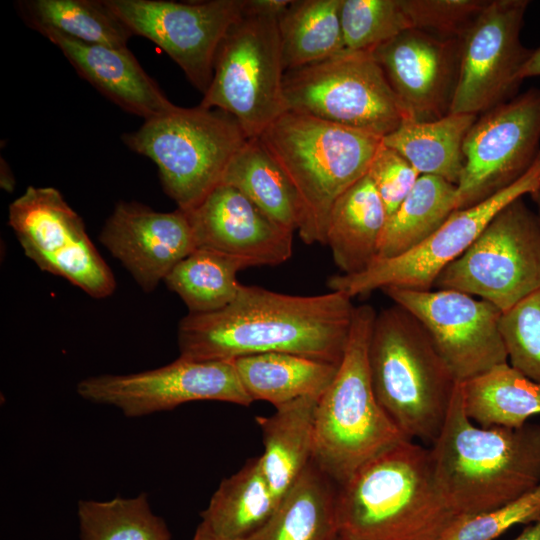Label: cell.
Wrapping results in <instances>:
<instances>
[{"mask_svg": "<svg viewBox=\"0 0 540 540\" xmlns=\"http://www.w3.org/2000/svg\"><path fill=\"white\" fill-rule=\"evenodd\" d=\"M351 300L338 291L301 296L241 284L226 307L180 320L179 357L228 361L290 353L339 365L352 327Z\"/></svg>", "mask_w": 540, "mask_h": 540, "instance_id": "cell-1", "label": "cell"}, {"mask_svg": "<svg viewBox=\"0 0 540 540\" xmlns=\"http://www.w3.org/2000/svg\"><path fill=\"white\" fill-rule=\"evenodd\" d=\"M429 449L437 486L456 517L492 510L540 484V425L476 426L459 382Z\"/></svg>", "mask_w": 540, "mask_h": 540, "instance_id": "cell-2", "label": "cell"}, {"mask_svg": "<svg viewBox=\"0 0 540 540\" xmlns=\"http://www.w3.org/2000/svg\"><path fill=\"white\" fill-rule=\"evenodd\" d=\"M344 540H439L457 518L437 486L429 448L402 440L339 486Z\"/></svg>", "mask_w": 540, "mask_h": 540, "instance_id": "cell-3", "label": "cell"}, {"mask_svg": "<svg viewBox=\"0 0 540 540\" xmlns=\"http://www.w3.org/2000/svg\"><path fill=\"white\" fill-rule=\"evenodd\" d=\"M258 138L298 195L299 237L307 245H326L334 203L367 174L383 138L293 109Z\"/></svg>", "mask_w": 540, "mask_h": 540, "instance_id": "cell-4", "label": "cell"}, {"mask_svg": "<svg viewBox=\"0 0 540 540\" xmlns=\"http://www.w3.org/2000/svg\"><path fill=\"white\" fill-rule=\"evenodd\" d=\"M375 396L407 439L431 444L457 381L418 319L394 304L376 314L368 347Z\"/></svg>", "mask_w": 540, "mask_h": 540, "instance_id": "cell-5", "label": "cell"}, {"mask_svg": "<svg viewBox=\"0 0 540 540\" xmlns=\"http://www.w3.org/2000/svg\"><path fill=\"white\" fill-rule=\"evenodd\" d=\"M355 306L337 373L318 400L313 462L338 486L365 462L407 439L379 404L370 378L368 347L376 317Z\"/></svg>", "mask_w": 540, "mask_h": 540, "instance_id": "cell-6", "label": "cell"}, {"mask_svg": "<svg viewBox=\"0 0 540 540\" xmlns=\"http://www.w3.org/2000/svg\"><path fill=\"white\" fill-rule=\"evenodd\" d=\"M249 138L228 113L201 105L175 106L122 135L132 151L152 160L164 192L190 211L221 183L224 172Z\"/></svg>", "mask_w": 540, "mask_h": 540, "instance_id": "cell-7", "label": "cell"}, {"mask_svg": "<svg viewBox=\"0 0 540 540\" xmlns=\"http://www.w3.org/2000/svg\"><path fill=\"white\" fill-rule=\"evenodd\" d=\"M277 20L244 14L230 28L199 104L231 115L249 139L258 138L288 110Z\"/></svg>", "mask_w": 540, "mask_h": 540, "instance_id": "cell-8", "label": "cell"}, {"mask_svg": "<svg viewBox=\"0 0 540 540\" xmlns=\"http://www.w3.org/2000/svg\"><path fill=\"white\" fill-rule=\"evenodd\" d=\"M434 287L488 301L502 313L540 289V222L524 197L502 208Z\"/></svg>", "mask_w": 540, "mask_h": 540, "instance_id": "cell-9", "label": "cell"}, {"mask_svg": "<svg viewBox=\"0 0 540 540\" xmlns=\"http://www.w3.org/2000/svg\"><path fill=\"white\" fill-rule=\"evenodd\" d=\"M288 109L384 137L407 115L372 52L348 51L284 74Z\"/></svg>", "mask_w": 540, "mask_h": 540, "instance_id": "cell-10", "label": "cell"}, {"mask_svg": "<svg viewBox=\"0 0 540 540\" xmlns=\"http://www.w3.org/2000/svg\"><path fill=\"white\" fill-rule=\"evenodd\" d=\"M8 223L25 255L93 298L114 293L116 280L82 218L54 187L28 186L9 205Z\"/></svg>", "mask_w": 540, "mask_h": 540, "instance_id": "cell-11", "label": "cell"}, {"mask_svg": "<svg viewBox=\"0 0 540 540\" xmlns=\"http://www.w3.org/2000/svg\"><path fill=\"white\" fill-rule=\"evenodd\" d=\"M539 188L540 155L517 182L474 206L455 210L417 247L394 258L376 259L360 273L333 275L327 285L351 298L391 287L432 290L440 272L472 245L502 208Z\"/></svg>", "mask_w": 540, "mask_h": 540, "instance_id": "cell-12", "label": "cell"}, {"mask_svg": "<svg viewBox=\"0 0 540 540\" xmlns=\"http://www.w3.org/2000/svg\"><path fill=\"white\" fill-rule=\"evenodd\" d=\"M464 167L456 209L506 189L540 155V88H530L477 117L463 142Z\"/></svg>", "mask_w": 540, "mask_h": 540, "instance_id": "cell-13", "label": "cell"}, {"mask_svg": "<svg viewBox=\"0 0 540 540\" xmlns=\"http://www.w3.org/2000/svg\"><path fill=\"white\" fill-rule=\"evenodd\" d=\"M104 1L133 35L164 50L202 94L211 83L219 46L245 5V0Z\"/></svg>", "mask_w": 540, "mask_h": 540, "instance_id": "cell-14", "label": "cell"}, {"mask_svg": "<svg viewBox=\"0 0 540 540\" xmlns=\"http://www.w3.org/2000/svg\"><path fill=\"white\" fill-rule=\"evenodd\" d=\"M76 391L83 399L113 406L127 417L171 410L193 401H220L245 407L254 402L244 389L233 360L178 357L151 370L90 376L77 384Z\"/></svg>", "mask_w": 540, "mask_h": 540, "instance_id": "cell-15", "label": "cell"}, {"mask_svg": "<svg viewBox=\"0 0 540 540\" xmlns=\"http://www.w3.org/2000/svg\"><path fill=\"white\" fill-rule=\"evenodd\" d=\"M528 0H489L461 39L450 113L482 114L519 94L532 50L521 42Z\"/></svg>", "mask_w": 540, "mask_h": 540, "instance_id": "cell-16", "label": "cell"}, {"mask_svg": "<svg viewBox=\"0 0 540 540\" xmlns=\"http://www.w3.org/2000/svg\"><path fill=\"white\" fill-rule=\"evenodd\" d=\"M382 291L423 325L457 382L508 362L502 312L490 302L451 289Z\"/></svg>", "mask_w": 540, "mask_h": 540, "instance_id": "cell-17", "label": "cell"}, {"mask_svg": "<svg viewBox=\"0 0 540 540\" xmlns=\"http://www.w3.org/2000/svg\"><path fill=\"white\" fill-rule=\"evenodd\" d=\"M460 47L461 40L442 39L411 28L372 52L407 120L427 122L450 113Z\"/></svg>", "mask_w": 540, "mask_h": 540, "instance_id": "cell-18", "label": "cell"}, {"mask_svg": "<svg viewBox=\"0 0 540 540\" xmlns=\"http://www.w3.org/2000/svg\"><path fill=\"white\" fill-rule=\"evenodd\" d=\"M99 241L146 293L197 248L186 211L159 212L134 201L115 205Z\"/></svg>", "mask_w": 540, "mask_h": 540, "instance_id": "cell-19", "label": "cell"}, {"mask_svg": "<svg viewBox=\"0 0 540 540\" xmlns=\"http://www.w3.org/2000/svg\"><path fill=\"white\" fill-rule=\"evenodd\" d=\"M186 212L197 248L239 258L249 267L280 265L292 256L294 233L276 224L231 185L220 183Z\"/></svg>", "mask_w": 540, "mask_h": 540, "instance_id": "cell-20", "label": "cell"}, {"mask_svg": "<svg viewBox=\"0 0 540 540\" xmlns=\"http://www.w3.org/2000/svg\"><path fill=\"white\" fill-rule=\"evenodd\" d=\"M44 37L59 48L83 79L113 103L144 121L176 106L127 47L86 44L56 33Z\"/></svg>", "mask_w": 540, "mask_h": 540, "instance_id": "cell-21", "label": "cell"}, {"mask_svg": "<svg viewBox=\"0 0 540 540\" xmlns=\"http://www.w3.org/2000/svg\"><path fill=\"white\" fill-rule=\"evenodd\" d=\"M387 221L384 204L366 174L334 203L327 226L326 245L341 274H356L376 259Z\"/></svg>", "mask_w": 540, "mask_h": 540, "instance_id": "cell-22", "label": "cell"}, {"mask_svg": "<svg viewBox=\"0 0 540 540\" xmlns=\"http://www.w3.org/2000/svg\"><path fill=\"white\" fill-rule=\"evenodd\" d=\"M318 400L301 397L256 417L264 444L261 468L278 503L313 459Z\"/></svg>", "mask_w": 540, "mask_h": 540, "instance_id": "cell-23", "label": "cell"}, {"mask_svg": "<svg viewBox=\"0 0 540 540\" xmlns=\"http://www.w3.org/2000/svg\"><path fill=\"white\" fill-rule=\"evenodd\" d=\"M339 486L313 460L266 524L246 540H334Z\"/></svg>", "mask_w": 540, "mask_h": 540, "instance_id": "cell-24", "label": "cell"}, {"mask_svg": "<svg viewBox=\"0 0 540 540\" xmlns=\"http://www.w3.org/2000/svg\"><path fill=\"white\" fill-rule=\"evenodd\" d=\"M278 504L259 456L253 457L221 481L198 527L215 540H246L266 524Z\"/></svg>", "mask_w": 540, "mask_h": 540, "instance_id": "cell-25", "label": "cell"}, {"mask_svg": "<svg viewBox=\"0 0 540 540\" xmlns=\"http://www.w3.org/2000/svg\"><path fill=\"white\" fill-rule=\"evenodd\" d=\"M239 379L253 401L275 407L301 397L320 398L339 365L290 353H264L233 360Z\"/></svg>", "mask_w": 540, "mask_h": 540, "instance_id": "cell-26", "label": "cell"}, {"mask_svg": "<svg viewBox=\"0 0 540 540\" xmlns=\"http://www.w3.org/2000/svg\"><path fill=\"white\" fill-rule=\"evenodd\" d=\"M478 115L449 113L427 122L404 120L383 144L401 154L420 175L457 185L464 167L463 142Z\"/></svg>", "mask_w": 540, "mask_h": 540, "instance_id": "cell-27", "label": "cell"}, {"mask_svg": "<svg viewBox=\"0 0 540 540\" xmlns=\"http://www.w3.org/2000/svg\"><path fill=\"white\" fill-rule=\"evenodd\" d=\"M459 383L464 410L480 427L518 428L540 415V383L508 362Z\"/></svg>", "mask_w": 540, "mask_h": 540, "instance_id": "cell-28", "label": "cell"}, {"mask_svg": "<svg viewBox=\"0 0 540 540\" xmlns=\"http://www.w3.org/2000/svg\"><path fill=\"white\" fill-rule=\"evenodd\" d=\"M221 183L237 188L279 226L293 233L298 231V195L259 138L248 139L238 150Z\"/></svg>", "mask_w": 540, "mask_h": 540, "instance_id": "cell-29", "label": "cell"}, {"mask_svg": "<svg viewBox=\"0 0 540 540\" xmlns=\"http://www.w3.org/2000/svg\"><path fill=\"white\" fill-rule=\"evenodd\" d=\"M23 21L43 36L56 33L86 44L127 47L133 36L104 0H21Z\"/></svg>", "mask_w": 540, "mask_h": 540, "instance_id": "cell-30", "label": "cell"}, {"mask_svg": "<svg viewBox=\"0 0 540 540\" xmlns=\"http://www.w3.org/2000/svg\"><path fill=\"white\" fill-rule=\"evenodd\" d=\"M341 0H292L278 18L285 72L312 65L346 50Z\"/></svg>", "mask_w": 540, "mask_h": 540, "instance_id": "cell-31", "label": "cell"}, {"mask_svg": "<svg viewBox=\"0 0 540 540\" xmlns=\"http://www.w3.org/2000/svg\"><path fill=\"white\" fill-rule=\"evenodd\" d=\"M456 185L443 178L420 175L399 208L387 218L377 259L400 256L430 237L455 211Z\"/></svg>", "mask_w": 540, "mask_h": 540, "instance_id": "cell-32", "label": "cell"}, {"mask_svg": "<svg viewBox=\"0 0 540 540\" xmlns=\"http://www.w3.org/2000/svg\"><path fill=\"white\" fill-rule=\"evenodd\" d=\"M243 260L207 248H196L166 276L164 283L184 302L191 314L218 311L237 296Z\"/></svg>", "mask_w": 540, "mask_h": 540, "instance_id": "cell-33", "label": "cell"}, {"mask_svg": "<svg viewBox=\"0 0 540 540\" xmlns=\"http://www.w3.org/2000/svg\"><path fill=\"white\" fill-rule=\"evenodd\" d=\"M77 516L80 540H172L145 493L107 501L80 500Z\"/></svg>", "mask_w": 540, "mask_h": 540, "instance_id": "cell-34", "label": "cell"}, {"mask_svg": "<svg viewBox=\"0 0 540 540\" xmlns=\"http://www.w3.org/2000/svg\"><path fill=\"white\" fill-rule=\"evenodd\" d=\"M340 22L348 51L373 52L411 29L402 0H341Z\"/></svg>", "mask_w": 540, "mask_h": 540, "instance_id": "cell-35", "label": "cell"}, {"mask_svg": "<svg viewBox=\"0 0 540 540\" xmlns=\"http://www.w3.org/2000/svg\"><path fill=\"white\" fill-rule=\"evenodd\" d=\"M500 331L508 363L540 383V289L502 313Z\"/></svg>", "mask_w": 540, "mask_h": 540, "instance_id": "cell-36", "label": "cell"}, {"mask_svg": "<svg viewBox=\"0 0 540 540\" xmlns=\"http://www.w3.org/2000/svg\"><path fill=\"white\" fill-rule=\"evenodd\" d=\"M539 518L540 484L492 510L457 517L439 540H494L517 524H529Z\"/></svg>", "mask_w": 540, "mask_h": 540, "instance_id": "cell-37", "label": "cell"}, {"mask_svg": "<svg viewBox=\"0 0 540 540\" xmlns=\"http://www.w3.org/2000/svg\"><path fill=\"white\" fill-rule=\"evenodd\" d=\"M489 0H402L411 28L461 40Z\"/></svg>", "mask_w": 540, "mask_h": 540, "instance_id": "cell-38", "label": "cell"}, {"mask_svg": "<svg viewBox=\"0 0 540 540\" xmlns=\"http://www.w3.org/2000/svg\"><path fill=\"white\" fill-rule=\"evenodd\" d=\"M367 175L384 204L387 218L399 208L420 177V174L401 154L383 143Z\"/></svg>", "mask_w": 540, "mask_h": 540, "instance_id": "cell-39", "label": "cell"}, {"mask_svg": "<svg viewBox=\"0 0 540 540\" xmlns=\"http://www.w3.org/2000/svg\"><path fill=\"white\" fill-rule=\"evenodd\" d=\"M292 0H245L244 14L279 18Z\"/></svg>", "mask_w": 540, "mask_h": 540, "instance_id": "cell-40", "label": "cell"}, {"mask_svg": "<svg viewBox=\"0 0 540 540\" xmlns=\"http://www.w3.org/2000/svg\"><path fill=\"white\" fill-rule=\"evenodd\" d=\"M537 76H540V46L532 50V53L521 72V78L523 80Z\"/></svg>", "mask_w": 540, "mask_h": 540, "instance_id": "cell-41", "label": "cell"}, {"mask_svg": "<svg viewBox=\"0 0 540 540\" xmlns=\"http://www.w3.org/2000/svg\"><path fill=\"white\" fill-rule=\"evenodd\" d=\"M513 540H540V518L529 523Z\"/></svg>", "mask_w": 540, "mask_h": 540, "instance_id": "cell-42", "label": "cell"}, {"mask_svg": "<svg viewBox=\"0 0 540 540\" xmlns=\"http://www.w3.org/2000/svg\"><path fill=\"white\" fill-rule=\"evenodd\" d=\"M531 197L532 202L535 205V213L538 217V220L540 222V188L534 191L529 195Z\"/></svg>", "mask_w": 540, "mask_h": 540, "instance_id": "cell-43", "label": "cell"}, {"mask_svg": "<svg viewBox=\"0 0 540 540\" xmlns=\"http://www.w3.org/2000/svg\"><path fill=\"white\" fill-rule=\"evenodd\" d=\"M191 540H215L205 533L201 528L197 527Z\"/></svg>", "mask_w": 540, "mask_h": 540, "instance_id": "cell-44", "label": "cell"}, {"mask_svg": "<svg viewBox=\"0 0 540 540\" xmlns=\"http://www.w3.org/2000/svg\"><path fill=\"white\" fill-rule=\"evenodd\" d=\"M334 540H344L340 535H338Z\"/></svg>", "mask_w": 540, "mask_h": 540, "instance_id": "cell-45", "label": "cell"}]
</instances>
